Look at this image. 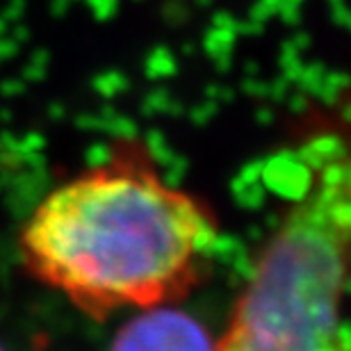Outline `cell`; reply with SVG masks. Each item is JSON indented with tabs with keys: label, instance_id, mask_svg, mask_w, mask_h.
Masks as SVG:
<instances>
[{
	"label": "cell",
	"instance_id": "obj_2",
	"mask_svg": "<svg viewBox=\"0 0 351 351\" xmlns=\"http://www.w3.org/2000/svg\"><path fill=\"white\" fill-rule=\"evenodd\" d=\"M351 146H319L311 180L265 242L217 351H351Z\"/></svg>",
	"mask_w": 351,
	"mask_h": 351
},
{
	"label": "cell",
	"instance_id": "obj_1",
	"mask_svg": "<svg viewBox=\"0 0 351 351\" xmlns=\"http://www.w3.org/2000/svg\"><path fill=\"white\" fill-rule=\"evenodd\" d=\"M217 215L171 185L151 146L119 137L101 162L53 187L19 237L25 269L103 319L176 304L199 283Z\"/></svg>",
	"mask_w": 351,
	"mask_h": 351
},
{
	"label": "cell",
	"instance_id": "obj_4",
	"mask_svg": "<svg viewBox=\"0 0 351 351\" xmlns=\"http://www.w3.org/2000/svg\"><path fill=\"white\" fill-rule=\"evenodd\" d=\"M0 351H3V347H0Z\"/></svg>",
	"mask_w": 351,
	"mask_h": 351
},
{
	"label": "cell",
	"instance_id": "obj_3",
	"mask_svg": "<svg viewBox=\"0 0 351 351\" xmlns=\"http://www.w3.org/2000/svg\"><path fill=\"white\" fill-rule=\"evenodd\" d=\"M110 351H217V338L176 304L142 308L121 326Z\"/></svg>",
	"mask_w": 351,
	"mask_h": 351
}]
</instances>
